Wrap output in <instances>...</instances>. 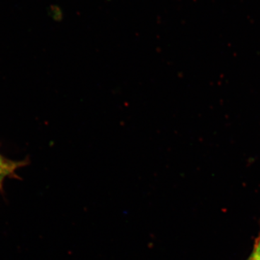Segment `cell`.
<instances>
[{
	"mask_svg": "<svg viewBox=\"0 0 260 260\" xmlns=\"http://www.w3.org/2000/svg\"><path fill=\"white\" fill-rule=\"evenodd\" d=\"M19 167L18 162L7 160L0 155V185L7 177H11Z\"/></svg>",
	"mask_w": 260,
	"mask_h": 260,
	"instance_id": "6da1fadb",
	"label": "cell"
},
{
	"mask_svg": "<svg viewBox=\"0 0 260 260\" xmlns=\"http://www.w3.org/2000/svg\"><path fill=\"white\" fill-rule=\"evenodd\" d=\"M248 260H260V237L258 239L257 242H256L254 250Z\"/></svg>",
	"mask_w": 260,
	"mask_h": 260,
	"instance_id": "7a4b0ae2",
	"label": "cell"
}]
</instances>
